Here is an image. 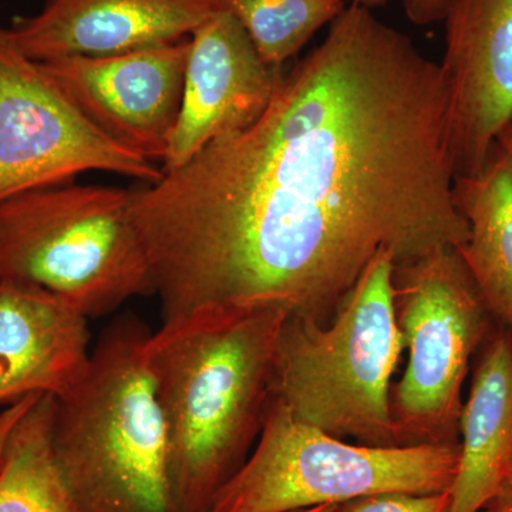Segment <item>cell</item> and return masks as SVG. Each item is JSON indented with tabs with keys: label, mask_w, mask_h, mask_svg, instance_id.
<instances>
[{
	"label": "cell",
	"mask_w": 512,
	"mask_h": 512,
	"mask_svg": "<svg viewBox=\"0 0 512 512\" xmlns=\"http://www.w3.org/2000/svg\"><path fill=\"white\" fill-rule=\"evenodd\" d=\"M448 126L440 63L352 3L254 124L133 190L164 320L274 305L328 325L380 251L461 247Z\"/></svg>",
	"instance_id": "obj_1"
},
{
	"label": "cell",
	"mask_w": 512,
	"mask_h": 512,
	"mask_svg": "<svg viewBox=\"0 0 512 512\" xmlns=\"http://www.w3.org/2000/svg\"><path fill=\"white\" fill-rule=\"evenodd\" d=\"M281 306H222L163 320L147 353L168 440L175 512H208L244 466L274 400Z\"/></svg>",
	"instance_id": "obj_2"
},
{
	"label": "cell",
	"mask_w": 512,
	"mask_h": 512,
	"mask_svg": "<svg viewBox=\"0 0 512 512\" xmlns=\"http://www.w3.org/2000/svg\"><path fill=\"white\" fill-rule=\"evenodd\" d=\"M150 335L131 313L114 319L86 375L56 399L53 451L80 512H175Z\"/></svg>",
	"instance_id": "obj_3"
},
{
	"label": "cell",
	"mask_w": 512,
	"mask_h": 512,
	"mask_svg": "<svg viewBox=\"0 0 512 512\" xmlns=\"http://www.w3.org/2000/svg\"><path fill=\"white\" fill-rule=\"evenodd\" d=\"M394 265L380 251L328 325L289 316L279 338L274 399L302 423L363 446H396L390 389L404 346Z\"/></svg>",
	"instance_id": "obj_4"
},
{
	"label": "cell",
	"mask_w": 512,
	"mask_h": 512,
	"mask_svg": "<svg viewBox=\"0 0 512 512\" xmlns=\"http://www.w3.org/2000/svg\"><path fill=\"white\" fill-rule=\"evenodd\" d=\"M0 281L45 288L89 319L156 295L133 190L72 183L0 202Z\"/></svg>",
	"instance_id": "obj_5"
},
{
	"label": "cell",
	"mask_w": 512,
	"mask_h": 512,
	"mask_svg": "<svg viewBox=\"0 0 512 512\" xmlns=\"http://www.w3.org/2000/svg\"><path fill=\"white\" fill-rule=\"evenodd\" d=\"M460 443L375 447L350 444L302 423L272 400L244 466L208 512H291L363 495L448 491Z\"/></svg>",
	"instance_id": "obj_6"
},
{
	"label": "cell",
	"mask_w": 512,
	"mask_h": 512,
	"mask_svg": "<svg viewBox=\"0 0 512 512\" xmlns=\"http://www.w3.org/2000/svg\"><path fill=\"white\" fill-rule=\"evenodd\" d=\"M393 302L409 352L390 389L396 446L460 443L464 383L497 320L457 248L394 265Z\"/></svg>",
	"instance_id": "obj_7"
},
{
	"label": "cell",
	"mask_w": 512,
	"mask_h": 512,
	"mask_svg": "<svg viewBox=\"0 0 512 512\" xmlns=\"http://www.w3.org/2000/svg\"><path fill=\"white\" fill-rule=\"evenodd\" d=\"M89 171L154 184L163 168L101 133L0 26V202Z\"/></svg>",
	"instance_id": "obj_8"
},
{
	"label": "cell",
	"mask_w": 512,
	"mask_h": 512,
	"mask_svg": "<svg viewBox=\"0 0 512 512\" xmlns=\"http://www.w3.org/2000/svg\"><path fill=\"white\" fill-rule=\"evenodd\" d=\"M190 37L107 56H69L43 69L101 133L147 160L163 161L183 103Z\"/></svg>",
	"instance_id": "obj_9"
},
{
	"label": "cell",
	"mask_w": 512,
	"mask_h": 512,
	"mask_svg": "<svg viewBox=\"0 0 512 512\" xmlns=\"http://www.w3.org/2000/svg\"><path fill=\"white\" fill-rule=\"evenodd\" d=\"M443 62L456 177L477 175L512 119V0H450Z\"/></svg>",
	"instance_id": "obj_10"
},
{
	"label": "cell",
	"mask_w": 512,
	"mask_h": 512,
	"mask_svg": "<svg viewBox=\"0 0 512 512\" xmlns=\"http://www.w3.org/2000/svg\"><path fill=\"white\" fill-rule=\"evenodd\" d=\"M284 74L262 59L231 13H215L190 37L183 103L163 171L183 167L218 138L254 124Z\"/></svg>",
	"instance_id": "obj_11"
},
{
	"label": "cell",
	"mask_w": 512,
	"mask_h": 512,
	"mask_svg": "<svg viewBox=\"0 0 512 512\" xmlns=\"http://www.w3.org/2000/svg\"><path fill=\"white\" fill-rule=\"evenodd\" d=\"M220 10V0H46L9 33L39 63L119 55L188 39Z\"/></svg>",
	"instance_id": "obj_12"
},
{
	"label": "cell",
	"mask_w": 512,
	"mask_h": 512,
	"mask_svg": "<svg viewBox=\"0 0 512 512\" xmlns=\"http://www.w3.org/2000/svg\"><path fill=\"white\" fill-rule=\"evenodd\" d=\"M87 320L45 288L0 281V406L73 390L92 359Z\"/></svg>",
	"instance_id": "obj_13"
},
{
	"label": "cell",
	"mask_w": 512,
	"mask_h": 512,
	"mask_svg": "<svg viewBox=\"0 0 512 512\" xmlns=\"http://www.w3.org/2000/svg\"><path fill=\"white\" fill-rule=\"evenodd\" d=\"M511 457L512 330L497 322L471 366L450 512H480L497 493Z\"/></svg>",
	"instance_id": "obj_14"
},
{
	"label": "cell",
	"mask_w": 512,
	"mask_h": 512,
	"mask_svg": "<svg viewBox=\"0 0 512 512\" xmlns=\"http://www.w3.org/2000/svg\"><path fill=\"white\" fill-rule=\"evenodd\" d=\"M470 235L458 254L491 315L512 330V154L498 146L480 174L456 177Z\"/></svg>",
	"instance_id": "obj_15"
},
{
	"label": "cell",
	"mask_w": 512,
	"mask_h": 512,
	"mask_svg": "<svg viewBox=\"0 0 512 512\" xmlns=\"http://www.w3.org/2000/svg\"><path fill=\"white\" fill-rule=\"evenodd\" d=\"M57 400L39 396L10 433L0 463V512H80L53 451Z\"/></svg>",
	"instance_id": "obj_16"
},
{
	"label": "cell",
	"mask_w": 512,
	"mask_h": 512,
	"mask_svg": "<svg viewBox=\"0 0 512 512\" xmlns=\"http://www.w3.org/2000/svg\"><path fill=\"white\" fill-rule=\"evenodd\" d=\"M251 37L259 55L284 67L313 35L346 9L345 0H220Z\"/></svg>",
	"instance_id": "obj_17"
},
{
	"label": "cell",
	"mask_w": 512,
	"mask_h": 512,
	"mask_svg": "<svg viewBox=\"0 0 512 512\" xmlns=\"http://www.w3.org/2000/svg\"><path fill=\"white\" fill-rule=\"evenodd\" d=\"M333 512H450V490L443 493H377L336 505Z\"/></svg>",
	"instance_id": "obj_18"
},
{
	"label": "cell",
	"mask_w": 512,
	"mask_h": 512,
	"mask_svg": "<svg viewBox=\"0 0 512 512\" xmlns=\"http://www.w3.org/2000/svg\"><path fill=\"white\" fill-rule=\"evenodd\" d=\"M450 0H403L404 12L414 25L441 22Z\"/></svg>",
	"instance_id": "obj_19"
},
{
	"label": "cell",
	"mask_w": 512,
	"mask_h": 512,
	"mask_svg": "<svg viewBox=\"0 0 512 512\" xmlns=\"http://www.w3.org/2000/svg\"><path fill=\"white\" fill-rule=\"evenodd\" d=\"M480 512H512V457L497 493L481 508Z\"/></svg>",
	"instance_id": "obj_20"
},
{
	"label": "cell",
	"mask_w": 512,
	"mask_h": 512,
	"mask_svg": "<svg viewBox=\"0 0 512 512\" xmlns=\"http://www.w3.org/2000/svg\"><path fill=\"white\" fill-rule=\"evenodd\" d=\"M495 146L503 148V150L512 154V119L508 121V124L503 128V131L498 134Z\"/></svg>",
	"instance_id": "obj_21"
},
{
	"label": "cell",
	"mask_w": 512,
	"mask_h": 512,
	"mask_svg": "<svg viewBox=\"0 0 512 512\" xmlns=\"http://www.w3.org/2000/svg\"><path fill=\"white\" fill-rule=\"evenodd\" d=\"M390 2H392V0H353V3H356V5L363 6V8L370 10L382 8V6Z\"/></svg>",
	"instance_id": "obj_22"
},
{
	"label": "cell",
	"mask_w": 512,
	"mask_h": 512,
	"mask_svg": "<svg viewBox=\"0 0 512 512\" xmlns=\"http://www.w3.org/2000/svg\"><path fill=\"white\" fill-rule=\"evenodd\" d=\"M336 505L338 504L318 505V507L303 508V510L291 512H333L335 511Z\"/></svg>",
	"instance_id": "obj_23"
}]
</instances>
